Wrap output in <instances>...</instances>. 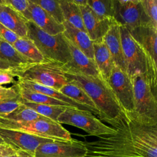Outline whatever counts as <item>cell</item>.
Returning <instances> with one entry per match:
<instances>
[{
    "label": "cell",
    "instance_id": "1",
    "mask_svg": "<svg viewBox=\"0 0 157 157\" xmlns=\"http://www.w3.org/2000/svg\"><path fill=\"white\" fill-rule=\"evenodd\" d=\"M65 76L80 86L90 97L99 112V119L117 129L128 118L108 83L101 76L86 75L77 72L67 71Z\"/></svg>",
    "mask_w": 157,
    "mask_h": 157
},
{
    "label": "cell",
    "instance_id": "2",
    "mask_svg": "<svg viewBox=\"0 0 157 157\" xmlns=\"http://www.w3.org/2000/svg\"><path fill=\"white\" fill-rule=\"evenodd\" d=\"M120 33L126 72L130 77L142 74L155 93H157V64L131 35L128 29L120 25Z\"/></svg>",
    "mask_w": 157,
    "mask_h": 157
},
{
    "label": "cell",
    "instance_id": "3",
    "mask_svg": "<svg viewBox=\"0 0 157 157\" xmlns=\"http://www.w3.org/2000/svg\"><path fill=\"white\" fill-rule=\"evenodd\" d=\"M113 134L99 137L92 142H83L86 157H141L135 151L131 139L128 120Z\"/></svg>",
    "mask_w": 157,
    "mask_h": 157
},
{
    "label": "cell",
    "instance_id": "4",
    "mask_svg": "<svg viewBox=\"0 0 157 157\" xmlns=\"http://www.w3.org/2000/svg\"><path fill=\"white\" fill-rule=\"evenodd\" d=\"M27 37L36 46L45 58L67 64L71 60V55L65 37L63 33L49 34L39 28L33 21H28Z\"/></svg>",
    "mask_w": 157,
    "mask_h": 157
},
{
    "label": "cell",
    "instance_id": "5",
    "mask_svg": "<svg viewBox=\"0 0 157 157\" xmlns=\"http://www.w3.org/2000/svg\"><path fill=\"white\" fill-rule=\"evenodd\" d=\"M131 78L133 85L134 111L128 117L140 123L157 124L156 93L151 89L146 76L137 74Z\"/></svg>",
    "mask_w": 157,
    "mask_h": 157
},
{
    "label": "cell",
    "instance_id": "6",
    "mask_svg": "<svg viewBox=\"0 0 157 157\" xmlns=\"http://www.w3.org/2000/svg\"><path fill=\"white\" fill-rule=\"evenodd\" d=\"M65 72L63 64L45 59L42 62L31 63L13 74L18 79L32 81L59 90L68 82Z\"/></svg>",
    "mask_w": 157,
    "mask_h": 157
},
{
    "label": "cell",
    "instance_id": "7",
    "mask_svg": "<svg viewBox=\"0 0 157 157\" xmlns=\"http://www.w3.org/2000/svg\"><path fill=\"white\" fill-rule=\"evenodd\" d=\"M0 128L20 131L56 141H71L73 139L71 133L60 123L47 118L19 122L0 117Z\"/></svg>",
    "mask_w": 157,
    "mask_h": 157
},
{
    "label": "cell",
    "instance_id": "8",
    "mask_svg": "<svg viewBox=\"0 0 157 157\" xmlns=\"http://www.w3.org/2000/svg\"><path fill=\"white\" fill-rule=\"evenodd\" d=\"M57 122L75 126L98 137L116 132L115 129L104 124L90 111L77 108L66 107L58 117Z\"/></svg>",
    "mask_w": 157,
    "mask_h": 157
},
{
    "label": "cell",
    "instance_id": "9",
    "mask_svg": "<svg viewBox=\"0 0 157 157\" xmlns=\"http://www.w3.org/2000/svg\"><path fill=\"white\" fill-rule=\"evenodd\" d=\"M128 118L131 139L136 153L141 157H157V124Z\"/></svg>",
    "mask_w": 157,
    "mask_h": 157
},
{
    "label": "cell",
    "instance_id": "10",
    "mask_svg": "<svg viewBox=\"0 0 157 157\" xmlns=\"http://www.w3.org/2000/svg\"><path fill=\"white\" fill-rule=\"evenodd\" d=\"M114 7L113 18L128 31L141 25L151 24L140 0H114Z\"/></svg>",
    "mask_w": 157,
    "mask_h": 157
},
{
    "label": "cell",
    "instance_id": "11",
    "mask_svg": "<svg viewBox=\"0 0 157 157\" xmlns=\"http://www.w3.org/2000/svg\"><path fill=\"white\" fill-rule=\"evenodd\" d=\"M107 83L126 114L132 113L134 111V95L131 78L114 64Z\"/></svg>",
    "mask_w": 157,
    "mask_h": 157
},
{
    "label": "cell",
    "instance_id": "12",
    "mask_svg": "<svg viewBox=\"0 0 157 157\" xmlns=\"http://www.w3.org/2000/svg\"><path fill=\"white\" fill-rule=\"evenodd\" d=\"M87 149L83 142L75 139L71 141H52L39 145L34 157H86Z\"/></svg>",
    "mask_w": 157,
    "mask_h": 157
},
{
    "label": "cell",
    "instance_id": "13",
    "mask_svg": "<svg viewBox=\"0 0 157 157\" xmlns=\"http://www.w3.org/2000/svg\"><path fill=\"white\" fill-rule=\"evenodd\" d=\"M0 137L6 144L15 150L25 151L33 155L41 144L55 141L20 131L1 128Z\"/></svg>",
    "mask_w": 157,
    "mask_h": 157
},
{
    "label": "cell",
    "instance_id": "14",
    "mask_svg": "<svg viewBox=\"0 0 157 157\" xmlns=\"http://www.w3.org/2000/svg\"><path fill=\"white\" fill-rule=\"evenodd\" d=\"M79 7L85 29L91 40L94 42L102 39L113 18H104L96 15L88 4Z\"/></svg>",
    "mask_w": 157,
    "mask_h": 157
},
{
    "label": "cell",
    "instance_id": "15",
    "mask_svg": "<svg viewBox=\"0 0 157 157\" xmlns=\"http://www.w3.org/2000/svg\"><path fill=\"white\" fill-rule=\"evenodd\" d=\"M66 40L71 55V61L67 64L63 65L66 72L73 71L86 75L94 77L101 76L94 61L86 56L67 39Z\"/></svg>",
    "mask_w": 157,
    "mask_h": 157
},
{
    "label": "cell",
    "instance_id": "16",
    "mask_svg": "<svg viewBox=\"0 0 157 157\" xmlns=\"http://www.w3.org/2000/svg\"><path fill=\"white\" fill-rule=\"evenodd\" d=\"M102 40L111 55L113 64L126 72L121 42L120 25L114 18Z\"/></svg>",
    "mask_w": 157,
    "mask_h": 157
},
{
    "label": "cell",
    "instance_id": "17",
    "mask_svg": "<svg viewBox=\"0 0 157 157\" xmlns=\"http://www.w3.org/2000/svg\"><path fill=\"white\" fill-rule=\"evenodd\" d=\"M134 40L157 64V28L151 24L137 26L129 31Z\"/></svg>",
    "mask_w": 157,
    "mask_h": 157
},
{
    "label": "cell",
    "instance_id": "18",
    "mask_svg": "<svg viewBox=\"0 0 157 157\" xmlns=\"http://www.w3.org/2000/svg\"><path fill=\"white\" fill-rule=\"evenodd\" d=\"M28 10L30 14V20L45 33L56 35L63 33L64 28L63 24L57 22L47 12L39 6L29 0Z\"/></svg>",
    "mask_w": 157,
    "mask_h": 157
},
{
    "label": "cell",
    "instance_id": "19",
    "mask_svg": "<svg viewBox=\"0 0 157 157\" xmlns=\"http://www.w3.org/2000/svg\"><path fill=\"white\" fill-rule=\"evenodd\" d=\"M28 21L18 12L3 2L0 3V23L20 37H27Z\"/></svg>",
    "mask_w": 157,
    "mask_h": 157
},
{
    "label": "cell",
    "instance_id": "20",
    "mask_svg": "<svg viewBox=\"0 0 157 157\" xmlns=\"http://www.w3.org/2000/svg\"><path fill=\"white\" fill-rule=\"evenodd\" d=\"M15 83L19 87L23 88L31 91H36V92L47 95L50 97H52L59 101L64 102L71 105L73 108H77L80 110H88L91 112V110L88 107L67 97V96L63 94L58 90H56L48 86H45L32 81L23 80V79H18L17 80H16Z\"/></svg>",
    "mask_w": 157,
    "mask_h": 157
},
{
    "label": "cell",
    "instance_id": "21",
    "mask_svg": "<svg viewBox=\"0 0 157 157\" xmlns=\"http://www.w3.org/2000/svg\"><path fill=\"white\" fill-rule=\"evenodd\" d=\"M63 25L64 28L63 34L66 39L80 50L86 56L93 59V42L87 33L75 28L67 21H64Z\"/></svg>",
    "mask_w": 157,
    "mask_h": 157
},
{
    "label": "cell",
    "instance_id": "22",
    "mask_svg": "<svg viewBox=\"0 0 157 157\" xmlns=\"http://www.w3.org/2000/svg\"><path fill=\"white\" fill-rule=\"evenodd\" d=\"M93 46V60L101 76L107 82L114 65L111 55L102 39L94 41Z\"/></svg>",
    "mask_w": 157,
    "mask_h": 157
},
{
    "label": "cell",
    "instance_id": "23",
    "mask_svg": "<svg viewBox=\"0 0 157 157\" xmlns=\"http://www.w3.org/2000/svg\"><path fill=\"white\" fill-rule=\"evenodd\" d=\"M59 91L67 97L83 105L86 106L91 110V112L95 113L99 117V112L92 99L86 94V93L77 84L72 82L68 81L67 83L63 86Z\"/></svg>",
    "mask_w": 157,
    "mask_h": 157
},
{
    "label": "cell",
    "instance_id": "24",
    "mask_svg": "<svg viewBox=\"0 0 157 157\" xmlns=\"http://www.w3.org/2000/svg\"><path fill=\"white\" fill-rule=\"evenodd\" d=\"M59 3L64 21L86 33L83 25L80 7L74 4L72 0H59Z\"/></svg>",
    "mask_w": 157,
    "mask_h": 157
},
{
    "label": "cell",
    "instance_id": "25",
    "mask_svg": "<svg viewBox=\"0 0 157 157\" xmlns=\"http://www.w3.org/2000/svg\"><path fill=\"white\" fill-rule=\"evenodd\" d=\"M0 59L10 63L20 70L33 63L18 53L12 45L0 38ZM19 71V70H18Z\"/></svg>",
    "mask_w": 157,
    "mask_h": 157
},
{
    "label": "cell",
    "instance_id": "26",
    "mask_svg": "<svg viewBox=\"0 0 157 157\" xmlns=\"http://www.w3.org/2000/svg\"><path fill=\"white\" fill-rule=\"evenodd\" d=\"M18 86V85H17ZM18 87L19 93L20 97L23 101L33 102L36 104H46L49 105L53 106H61L66 107H72L69 104H67L64 102L59 101L52 97H50L47 95L36 92L31 91L23 88ZM73 108V107H72Z\"/></svg>",
    "mask_w": 157,
    "mask_h": 157
},
{
    "label": "cell",
    "instance_id": "27",
    "mask_svg": "<svg viewBox=\"0 0 157 157\" xmlns=\"http://www.w3.org/2000/svg\"><path fill=\"white\" fill-rule=\"evenodd\" d=\"M15 49L33 63H39L45 59L34 43L26 37H19L12 45Z\"/></svg>",
    "mask_w": 157,
    "mask_h": 157
},
{
    "label": "cell",
    "instance_id": "28",
    "mask_svg": "<svg viewBox=\"0 0 157 157\" xmlns=\"http://www.w3.org/2000/svg\"><path fill=\"white\" fill-rule=\"evenodd\" d=\"M0 117L19 122H28L39 119L47 118L46 117L38 114L33 110L27 107L23 104L9 114L0 116Z\"/></svg>",
    "mask_w": 157,
    "mask_h": 157
},
{
    "label": "cell",
    "instance_id": "29",
    "mask_svg": "<svg viewBox=\"0 0 157 157\" xmlns=\"http://www.w3.org/2000/svg\"><path fill=\"white\" fill-rule=\"evenodd\" d=\"M22 103L27 107L33 110L38 114L48 118L53 121L57 122V118L59 115L65 110L66 107L53 106L46 104H36L33 102L23 101Z\"/></svg>",
    "mask_w": 157,
    "mask_h": 157
},
{
    "label": "cell",
    "instance_id": "30",
    "mask_svg": "<svg viewBox=\"0 0 157 157\" xmlns=\"http://www.w3.org/2000/svg\"><path fill=\"white\" fill-rule=\"evenodd\" d=\"M88 5L98 15L108 18H113L114 0H87Z\"/></svg>",
    "mask_w": 157,
    "mask_h": 157
},
{
    "label": "cell",
    "instance_id": "31",
    "mask_svg": "<svg viewBox=\"0 0 157 157\" xmlns=\"http://www.w3.org/2000/svg\"><path fill=\"white\" fill-rule=\"evenodd\" d=\"M34 4L39 6L57 22L63 24L64 19L58 0H31Z\"/></svg>",
    "mask_w": 157,
    "mask_h": 157
},
{
    "label": "cell",
    "instance_id": "32",
    "mask_svg": "<svg viewBox=\"0 0 157 157\" xmlns=\"http://www.w3.org/2000/svg\"><path fill=\"white\" fill-rule=\"evenodd\" d=\"M144 11L152 26L157 28V1L140 0Z\"/></svg>",
    "mask_w": 157,
    "mask_h": 157
},
{
    "label": "cell",
    "instance_id": "33",
    "mask_svg": "<svg viewBox=\"0 0 157 157\" xmlns=\"http://www.w3.org/2000/svg\"><path fill=\"white\" fill-rule=\"evenodd\" d=\"M4 2L20 13L27 21L30 20L29 0H4Z\"/></svg>",
    "mask_w": 157,
    "mask_h": 157
},
{
    "label": "cell",
    "instance_id": "34",
    "mask_svg": "<svg viewBox=\"0 0 157 157\" xmlns=\"http://www.w3.org/2000/svg\"><path fill=\"white\" fill-rule=\"evenodd\" d=\"M21 99L18 87L16 84L14 83L10 87L0 86V102L10 101Z\"/></svg>",
    "mask_w": 157,
    "mask_h": 157
},
{
    "label": "cell",
    "instance_id": "35",
    "mask_svg": "<svg viewBox=\"0 0 157 157\" xmlns=\"http://www.w3.org/2000/svg\"><path fill=\"white\" fill-rule=\"evenodd\" d=\"M22 99L0 102V116H4L12 112L22 104Z\"/></svg>",
    "mask_w": 157,
    "mask_h": 157
},
{
    "label": "cell",
    "instance_id": "36",
    "mask_svg": "<svg viewBox=\"0 0 157 157\" xmlns=\"http://www.w3.org/2000/svg\"><path fill=\"white\" fill-rule=\"evenodd\" d=\"M20 37L0 23V38L13 45Z\"/></svg>",
    "mask_w": 157,
    "mask_h": 157
},
{
    "label": "cell",
    "instance_id": "37",
    "mask_svg": "<svg viewBox=\"0 0 157 157\" xmlns=\"http://www.w3.org/2000/svg\"><path fill=\"white\" fill-rule=\"evenodd\" d=\"M15 75L13 72L10 71H0V86L4 85L15 83Z\"/></svg>",
    "mask_w": 157,
    "mask_h": 157
},
{
    "label": "cell",
    "instance_id": "38",
    "mask_svg": "<svg viewBox=\"0 0 157 157\" xmlns=\"http://www.w3.org/2000/svg\"><path fill=\"white\" fill-rule=\"evenodd\" d=\"M17 153V150L6 144L0 143V157H7Z\"/></svg>",
    "mask_w": 157,
    "mask_h": 157
},
{
    "label": "cell",
    "instance_id": "39",
    "mask_svg": "<svg viewBox=\"0 0 157 157\" xmlns=\"http://www.w3.org/2000/svg\"><path fill=\"white\" fill-rule=\"evenodd\" d=\"M20 70L17 67L13 66L9 62L0 59V71H10L15 72Z\"/></svg>",
    "mask_w": 157,
    "mask_h": 157
},
{
    "label": "cell",
    "instance_id": "40",
    "mask_svg": "<svg viewBox=\"0 0 157 157\" xmlns=\"http://www.w3.org/2000/svg\"><path fill=\"white\" fill-rule=\"evenodd\" d=\"M17 157H34V155L22 150L17 151Z\"/></svg>",
    "mask_w": 157,
    "mask_h": 157
},
{
    "label": "cell",
    "instance_id": "41",
    "mask_svg": "<svg viewBox=\"0 0 157 157\" xmlns=\"http://www.w3.org/2000/svg\"><path fill=\"white\" fill-rule=\"evenodd\" d=\"M72 1L78 7L85 6L88 4L87 0H72Z\"/></svg>",
    "mask_w": 157,
    "mask_h": 157
},
{
    "label": "cell",
    "instance_id": "42",
    "mask_svg": "<svg viewBox=\"0 0 157 157\" xmlns=\"http://www.w3.org/2000/svg\"><path fill=\"white\" fill-rule=\"evenodd\" d=\"M7 157H17V153L14 155H10L9 156H7Z\"/></svg>",
    "mask_w": 157,
    "mask_h": 157
},
{
    "label": "cell",
    "instance_id": "43",
    "mask_svg": "<svg viewBox=\"0 0 157 157\" xmlns=\"http://www.w3.org/2000/svg\"><path fill=\"white\" fill-rule=\"evenodd\" d=\"M0 143H1V144H5V143L4 142V141L2 140V139L1 137H0Z\"/></svg>",
    "mask_w": 157,
    "mask_h": 157
},
{
    "label": "cell",
    "instance_id": "44",
    "mask_svg": "<svg viewBox=\"0 0 157 157\" xmlns=\"http://www.w3.org/2000/svg\"><path fill=\"white\" fill-rule=\"evenodd\" d=\"M3 2V0H0V3H2Z\"/></svg>",
    "mask_w": 157,
    "mask_h": 157
}]
</instances>
